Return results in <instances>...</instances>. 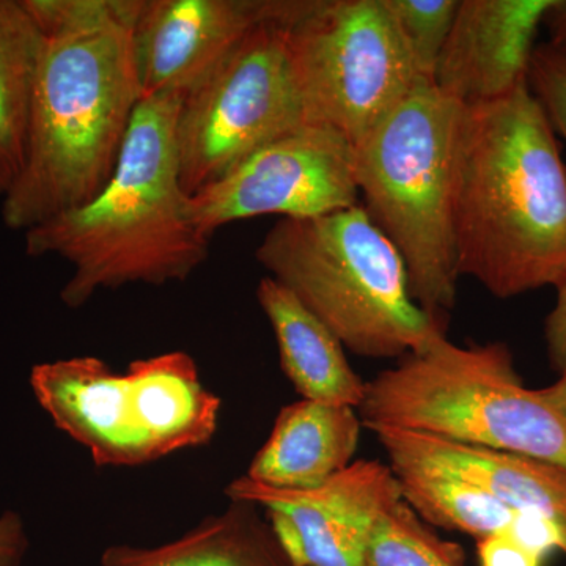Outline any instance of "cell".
Returning a JSON list of instances; mask_svg holds the SVG:
<instances>
[{"instance_id": "d4e9b609", "label": "cell", "mask_w": 566, "mask_h": 566, "mask_svg": "<svg viewBox=\"0 0 566 566\" xmlns=\"http://www.w3.org/2000/svg\"><path fill=\"white\" fill-rule=\"evenodd\" d=\"M556 290V304L546 316L545 340L549 363L562 374L566 368V277Z\"/></svg>"}, {"instance_id": "44dd1931", "label": "cell", "mask_w": 566, "mask_h": 566, "mask_svg": "<svg viewBox=\"0 0 566 566\" xmlns=\"http://www.w3.org/2000/svg\"><path fill=\"white\" fill-rule=\"evenodd\" d=\"M363 566H464V551L439 538L403 499L376 524Z\"/></svg>"}, {"instance_id": "9c48e42d", "label": "cell", "mask_w": 566, "mask_h": 566, "mask_svg": "<svg viewBox=\"0 0 566 566\" xmlns=\"http://www.w3.org/2000/svg\"><path fill=\"white\" fill-rule=\"evenodd\" d=\"M356 148L322 126L304 125L264 145L189 197L199 232L256 216L308 219L360 205Z\"/></svg>"}, {"instance_id": "5bb4252c", "label": "cell", "mask_w": 566, "mask_h": 566, "mask_svg": "<svg viewBox=\"0 0 566 566\" xmlns=\"http://www.w3.org/2000/svg\"><path fill=\"white\" fill-rule=\"evenodd\" d=\"M371 431L385 447L389 461L441 469L516 513L566 520V471L558 465L401 428L375 427Z\"/></svg>"}, {"instance_id": "4fadbf2b", "label": "cell", "mask_w": 566, "mask_h": 566, "mask_svg": "<svg viewBox=\"0 0 566 566\" xmlns=\"http://www.w3.org/2000/svg\"><path fill=\"white\" fill-rule=\"evenodd\" d=\"M31 386L55 427L84 446L99 468L150 463L139 398L126 371L112 370L98 357H71L35 365Z\"/></svg>"}, {"instance_id": "ba28073f", "label": "cell", "mask_w": 566, "mask_h": 566, "mask_svg": "<svg viewBox=\"0 0 566 566\" xmlns=\"http://www.w3.org/2000/svg\"><path fill=\"white\" fill-rule=\"evenodd\" d=\"M290 17L251 33L182 98L177 147L189 197L264 145L305 125L289 50Z\"/></svg>"}, {"instance_id": "4316f807", "label": "cell", "mask_w": 566, "mask_h": 566, "mask_svg": "<svg viewBox=\"0 0 566 566\" xmlns=\"http://www.w3.org/2000/svg\"><path fill=\"white\" fill-rule=\"evenodd\" d=\"M543 25L549 32V44L562 57L566 59V0H556L547 11Z\"/></svg>"}, {"instance_id": "7c38bea8", "label": "cell", "mask_w": 566, "mask_h": 566, "mask_svg": "<svg viewBox=\"0 0 566 566\" xmlns=\"http://www.w3.org/2000/svg\"><path fill=\"white\" fill-rule=\"evenodd\" d=\"M556 0H460L433 82L464 107L497 102L527 81L535 39Z\"/></svg>"}, {"instance_id": "603a6c76", "label": "cell", "mask_w": 566, "mask_h": 566, "mask_svg": "<svg viewBox=\"0 0 566 566\" xmlns=\"http://www.w3.org/2000/svg\"><path fill=\"white\" fill-rule=\"evenodd\" d=\"M527 81L554 132L566 142V59L547 43L536 44Z\"/></svg>"}, {"instance_id": "5b68a950", "label": "cell", "mask_w": 566, "mask_h": 566, "mask_svg": "<svg viewBox=\"0 0 566 566\" xmlns=\"http://www.w3.org/2000/svg\"><path fill=\"white\" fill-rule=\"evenodd\" d=\"M464 106L417 82L356 147L364 210L403 256L416 303L439 323L457 303V156Z\"/></svg>"}, {"instance_id": "8992f818", "label": "cell", "mask_w": 566, "mask_h": 566, "mask_svg": "<svg viewBox=\"0 0 566 566\" xmlns=\"http://www.w3.org/2000/svg\"><path fill=\"white\" fill-rule=\"evenodd\" d=\"M357 411L368 430L419 431L566 471V420L524 386L502 342L460 346L436 335L368 381Z\"/></svg>"}, {"instance_id": "277c9868", "label": "cell", "mask_w": 566, "mask_h": 566, "mask_svg": "<svg viewBox=\"0 0 566 566\" xmlns=\"http://www.w3.org/2000/svg\"><path fill=\"white\" fill-rule=\"evenodd\" d=\"M255 256L357 356L400 359L446 334L416 303L403 256L363 205L279 219Z\"/></svg>"}, {"instance_id": "ffe728a7", "label": "cell", "mask_w": 566, "mask_h": 566, "mask_svg": "<svg viewBox=\"0 0 566 566\" xmlns=\"http://www.w3.org/2000/svg\"><path fill=\"white\" fill-rule=\"evenodd\" d=\"M406 504L424 523L463 532L474 538L509 532L516 512L464 480L412 461H389Z\"/></svg>"}, {"instance_id": "484cf974", "label": "cell", "mask_w": 566, "mask_h": 566, "mask_svg": "<svg viewBox=\"0 0 566 566\" xmlns=\"http://www.w3.org/2000/svg\"><path fill=\"white\" fill-rule=\"evenodd\" d=\"M29 549V538L21 516L6 512L0 516V566H21Z\"/></svg>"}, {"instance_id": "3957f363", "label": "cell", "mask_w": 566, "mask_h": 566, "mask_svg": "<svg viewBox=\"0 0 566 566\" xmlns=\"http://www.w3.org/2000/svg\"><path fill=\"white\" fill-rule=\"evenodd\" d=\"M182 98L142 99L111 181L95 199L24 232L29 256L73 266L62 303L80 308L96 293L133 283L185 282L210 255L189 216L177 147Z\"/></svg>"}, {"instance_id": "8fae6325", "label": "cell", "mask_w": 566, "mask_h": 566, "mask_svg": "<svg viewBox=\"0 0 566 566\" xmlns=\"http://www.w3.org/2000/svg\"><path fill=\"white\" fill-rule=\"evenodd\" d=\"M292 0H142L133 29L142 99L185 98L260 24Z\"/></svg>"}, {"instance_id": "9a60e30c", "label": "cell", "mask_w": 566, "mask_h": 566, "mask_svg": "<svg viewBox=\"0 0 566 566\" xmlns=\"http://www.w3.org/2000/svg\"><path fill=\"white\" fill-rule=\"evenodd\" d=\"M352 406L300 400L285 406L245 476L275 490H315L353 463L363 420Z\"/></svg>"}, {"instance_id": "d6986e66", "label": "cell", "mask_w": 566, "mask_h": 566, "mask_svg": "<svg viewBox=\"0 0 566 566\" xmlns=\"http://www.w3.org/2000/svg\"><path fill=\"white\" fill-rule=\"evenodd\" d=\"M41 50L28 0H0V199L24 169Z\"/></svg>"}, {"instance_id": "6da1fadb", "label": "cell", "mask_w": 566, "mask_h": 566, "mask_svg": "<svg viewBox=\"0 0 566 566\" xmlns=\"http://www.w3.org/2000/svg\"><path fill=\"white\" fill-rule=\"evenodd\" d=\"M142 0H28L43 50L24 169L2 221L28 230L106 188L142 102L133 29Z\"/></svg>"}, {"instance_id": "2e32d148", "label": "cell", "mask_w": 566, "mask_h": 566, "mask_svg": "<svg viewBox=\"0 0 566 566\" xmlns=\"http://www.w3.org/2000/svg\"><path fill=\"white\" fill-rule=\"evenodd\" d=\"M256 300L273 327L283 371L303 400L359 409L367 382L333 331L270 275L260 281Z\"/></svg>"}, {"instance_id": "ac0fdd59", "label": "cell", "mask_w": 566, "mask_h": 566, "mask_svg": "<svg viewBox=\"0 0 566 566\" xmlns=\"http://www.w3.org/2000/svg\"><path fill=\"white\" fill-rule=\"evenodd\" d=\"M249 502L230 501L219 515L205 517L188 534L161 546L115 545L103 566H294L277 536Z\"/></svg>"}, {"instance_id": "e0dca14e", "label": "cell", "mask_w": 566, "mask_h": 566, "mask_svg": "<svg viewBox=\"0 0 566 566\" xmlns=\"http://www.w3.org/2000/svg\"><path fill=\"white\" fill-rule=\"evenodd\" d=\"M126 374L139 398L142 438L150 463L214 438L221 400L205 387L189 354L134 360Z\"/></svg>"}, {"instance_id": "52a82bcc", "label": "cell", "mask_w": 566, "mask_h": 566, "mask_svg": "<svg viewBox=\"0 0 566 566\" xmlns=\"http://www.w3.org/2000/svg\"><path fill=\"white\" fill-rule=\"evenodd\" d=\"M286 32L305 125L354 148L423 80L382 0H297Z\"/></svg>"}, {"instance_id": "83f0119b", "label": "cell", "mask_w": 566, "mask_h": 566, "mask_svg": "<svg viewBox=\"0 0 566 566\" xmlns=\"http://www.w3.org/2000/svg\"><path fill=\"white\" fill-rule=\"evenodd\" d=\"M536 390L543 401L566 420V368L554 385Z\"/></svg>"}, {"instance_id": "30bf717a", "label": "cell", "mask_w": 566, "mask_h": 566, "mask_svg": "<svg viewBox=\"0 0 566 566\" xmlns=\"http://www.w3.org/2000/svg\"><path fill=\"white\" fill-rule=\"evenodd\" d=\"M226 494L263 510L294 566H363L376 524L403 501L389 464L354 461L315 490L289 491L238 476Z\"/></svg>"}, {"instance_id": "cb8c5ba5", "label": "cell", "mask_w": 566, "mask_h": 566, "mask_svg": "<svg viewBox=\"0 0 566 566\" xmlns=\"http://www.w3.org/2000/svg\"><path fill=\"white\" fill-rule=\"evenodd\" d=\"M476 556L480 566H543L546 558L509 532L480 538L476 542Z\"/></svg>"}, {"instance_id": "7402d4cb", "label": "cell", "mask_w": 566, "mask_h": 566, "mask_svg": "<svg viewBox=\"0 0 566 566\" xmlns=\"http://www.w3.org/2000/svg\"><path fill=\"white\" fill-rule=\"evenodd\" d=\"M382 6L397 25L417 73L433 81L460 0H382Z\"/></svg>"}, {"instance_id": "7a4b0ae2", "label": "cell", "mask_w": 566, "mask_h": 566, "mask_svg": "<svg viewBox=\"0 0 566 566\" xmlns=\"http://www.w3.org/2000/svg\"><path fill=\"white\" fill-rule=\"evenodd\" d=\"M458 274L499 297L566 277V166L528 87L464 107L457 156Z\"/></svg>"}]
</instances>
